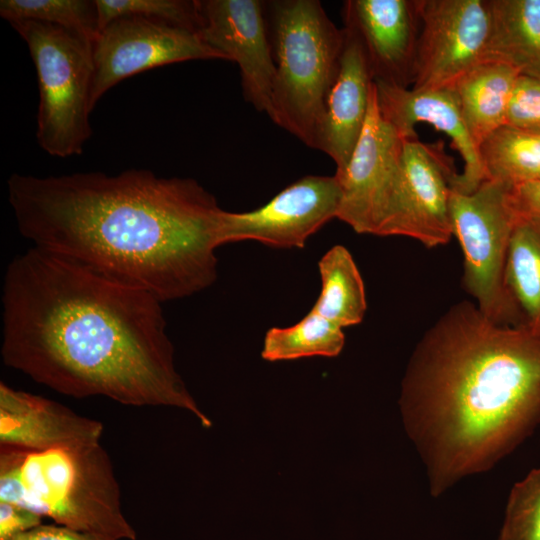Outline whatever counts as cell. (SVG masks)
<instances>
[{
	"label": "cell",
	"instance_id": "1",
	"mask_svg": "<svg viewBox=\"0 0 540 540\" xmlns=\"http://www.w3.org/2000/svg\"><path fill=\"white\" fill-rule=\"evenodd\" d=\"M5 365L75 398L200 410L174 363L161 302L62 255L32 247L3 282Z\"/></svg>",
	"mask_w": 540,
	"mask_h": 540
},
{
	"label": "cell",
	"instance_id": "2",
	"mask_svg": "<svg viewBox=\"0 0 540 540\" xmlns=\"http://www.w3.org/2000/svg\"><path fill=\"white\" fill-rule=\"evenodd\" d=\"M7 185L18 230L35 247L161 303L198 293L217 278L224 210L194 179L129 169L13 173Z\"/></svg>",
	"mask_w": 540,
	"mask_h": 540
},
{
	"label": "cell",
	"instance_id": "3",
	"mask_svg": "<svg viewBox=\"0 0 540 540\" xmlns=\"http://www.w3.org/2000/svg\"><path fill=\"white\" fill-rule=\"evenodd\" d=\"M400 404L441 493L486 470L540 420V335L461 301L417 344Z\"/></svg>",
	"mask_w": 540,
	"mask_h": 540
},
{
	"label": "cell",
	"instance_id": "4",
	"mask_svg": "<svg viewBox=\"0 0 540 540\" xmlns=\"http://www.w3.org/2000/svg\"><path fill=\"white\" fill-rule=\"evenodd\" d=\"M0 502L78 531L116 540L137 536L100 442L47 450L0 446Z\"/></svg>",
	"mask_w": 540,
	"mask_h": 540
},
{
	"label": "cell",
	"instance_id": "5",
	"mask_svg": "<svg viewBox=\"0 0 540 540\" xmlns=\"http://www.w3.org/2000/svg\"><path fill=\"white\" fill-rule=\"evenodd\" d=\"M276 74L269 117L319 150L325 103L344 43L318 0L270 3Z\"/></svg>",
	"mask_w": 540,
	"mask_h": 540
},
{
	"label": "cell",
	"instance_id": "6",
	"mask_svg": "<svg viewBox=\"0 0 540 540\" xmlns=\"http://www.w3.org/2000/svg\"><path fill=\"white\" fill-rule=\"evenodd\" d=\"M10 24L26 42L37 73L39 146L54 157L80 155L92 134V41L47 23Z\"/></svg>",
	"mask_w": 540,
	"mask_h": 540
},
{
	"label": "cell",
	"instance_id": "7",
	"mask_svg": "<svg viewBox=\"0 0 540 540\" xmlns=\"http://www.w3.org/2000/svg\"><path fill=\"white\" fill-rule=\"evenodd\" d=\"M510 186L483 181L474 191L451 189L453 236L463 251V283L479 310L490 320L519 325L520 316L504 280L509 241L517 219Z\"/></svg>",
	"mask_w": 540,
	"mask_h": 540
},
{
	"label": "cell",
	"instance_id": "8",
	"mask_svg": "<svg viewBox=\"0 0 540 540\" xmlns=\"http://www.w3.org/2000/svg\"><path fill=\"white\" fill-rule=\"evenodd\" d=\"M442 142H403L393 197L380 236H406L428 248L453 236L450 193L458 176Z\"/></svg>",
	"mask_w": 540,
	"mask_h": 540
},
{
	"label": "cell",
	"instance_id": "9",
	"mask_svg": "<svg viewBox=\"0 0 540 540\" xmlns=\"http://www.w3.org/2000/svg\"><path fill=\"white\" fill-rule=\"evenodd\" d=\"M92 58V108L109 89L140 72L190 60H225L197 33L139 16L104 26L92 42Z\"/></svg>",
	"mask_w": 540,
	"mask_h": 540
},
{
	"label": "cell",
	"instance_id": "10",
	"mask_svg": "<svg viewBox=\"0 0 540 540\" xmlns=\"http://www.w3.org/2000/svg\"><path fill=\"white\" fill-rule=\"evenodd\" d=\"M406 138L381 114L373 83L364 128L342 171L337 218L359 234L380 236L387 217Z\"/></svg>",
	"mask_w": 540,
	"mask_h": 540
},
{
	"label": "cell",
	"instance_id": "11",
	"mask_svg": "<svg viewBox=\"0 0 540 540\" xmlns=\"http://www.w3.org/2000/svg\"><path fill=\"white\" fill-rule=\"evenodd\" d=\"M419 34L413 89L452 85L483 61L487 0H418Z\"/></svg>",
	"mask_w": 540,
	"mask_h": 540
},
{
	"label": "cell",
	"instance_id": "12",
	"mask_svg": "<svg viewBox=\"0 0 540 540\" xmlns=\"http://www.w3.org/2000/svg\"><path fill=\"white\" fill-rule=\"evenodd\" d=\"M341 191L335 176L307 175L249 212L223 211L221 245L254 240L275 248H302L337 218Z\"/></svg>",
	"mask_w": 540,
	"mask_h": 540
},
{
	"label": "cell",
	"instance_id": "13",
	"mask_svg": "<svg viewBox=\"0 0 540 540\" xmlns=\"http://www.w3.org/2000/svg\"><path fill=\"white\" fill-rule=\"evenodd\" d=\"M198 35L238 64L245 100L269 115L276 74L260 0H198Z\"/></svg>",
	"mask_w": 540,
	"mask_h": 540
},
{
	"label": "cell",
	"instance_id": "14",
	"mask_svg": "<svg viewBox=\"0 0 540 540\" xmlns=\"http://www.w3.org/2000/svg\"><path fill=\"white\" fill-rule=\"evenodd\" d=\"M342 17L362 43L374 82L413 86L418 0H347Z\"/></svg>",
	"mask_w": 540,
	"mask_h": 540
},
{
	"label": "cell",
	"instance_id": "15",
	"mask_svg": "<svg viewBox=\"0 0 540 540\" xmlns=\"http://www.w3.org/2000/svg\"><path fill=\"white\" fill-rule=\"evenodd\" d=\"M377 104L382 116L405 138H417L415 126L428 123L446 134L463 160V171L452 188L463 193L474 191L485 174L479 149L465 125L459 102L451 86L413 89L374 82Z\"/></svg>",
	"mask_w": 540,
	"mask_h": 540
},
{
	"label": "cell",
	"instance_id": "16",
	"mask_svg": "<svg viewBox=\"0 0 540 540\" xmlns=\"http://www.w3.org/2000/svg\"><path fill=\"white\" fill-rule=\"evenodd\" d=\"M102 422L0 383V446L47 450L99 443Z\"/></svg>",
	"mask_w": 540,
	"mask_h": 540
},
{
	"label": "cell",
	"instance_id": "17",
	"mask_svg": "<svg viewBox=\"0 0 540 540\" xmlns=\"http://www.w3.org/2000/svg\"><path fill=\"white\" fill-rule=\"evenodd\" d=\"M338 69L325 103L319 150L342 171L359 140L374 83L368 58L356 32L344 24Z\"/></svg>",
	"mask_w": 540,
	"mask_h": 540
},
{
	"label": "cell",
	"instance_id": "18",
	"mask_svg": "<svg viewBox=\"0 0 540 540\" xmlns=\"http://www.w3.org/2000/svg\"><path fill=\"white\" fill-rule=\"evenodd\" d=\"M489 30L482 62L540 78V0H487Z\"/></svg>",
	"mask_w": 540,
	"mask_h": 540
},
{
	"label": "cell",
	"instance_id": "19",
	"mask_svg": "<svg viewBox=\"0 0 540 540\" xmlns=\"http://www.w3.org/2000/svg\"><path fill=\"white\" fill-rule=\"evenodd\" d=\"M519 75L508 65L480 62L450 85L478 149L491 133L505 125L509 101Z\"/></svg>",
	"mask_w": 540,
	"mask_h": 540
},
{
	"label": "cell",
	"instance_id": "20",
	"mask_svg": "<svg viewBox=\"0 0 540 540\" xmlns=\"http://www.w3.org/2000/svg\"><path fill=\"white\" fill-rule=\"evenodd\" d=\"M504 280L523 325L540 335V224L517 214Z\"/></svg>",
	"mask_w": 540,
	"mask_h": 540
},
{
	"label": "cell",
	"instance_id": "21",
	"mask_svg": "<svg viewBox=\"0 0 540 540\" xmlns=\"http://www.w3.org/2000/svg\"><path fill=\"white\" fill-rule=\"evenodd\" d=\"M321 292L313 311L341 328L359 324L367 309L364 283L348 249L331 247L319 260Z\"/></svg>",
	"mask_w": 540,
	"mask_h": 540
},
{
	"label": "cell",
	"instance_id": "22",
	"mask_svg": "<svg viewBox=\"0 0 540 540\" xmlns=\"http://www.w3.org/2000/svg\"><path fill=\"white\" fill-rule=\"evenodd\" d=\"M485 179L515 186L540 179V132L503 125L479 146Z\"/></svg>",
	"mask_w": 540,
	"mask_h": 540
},
{
	"label": "cell",
	"instance_id": "23",
	"mask_svg": "<svg viewBox=\"0 0 540 540\" xmlns=\"http://www.w3.org/2000/svg\"><path fill=\"white\" fill-rule=\"evenodd\" d=\"M344 343L343 328L311 309L292 326L269 329L261 356L271 362L313 356L335 357L342 351Z\"/></svg>",
	"mask_w": 540,
	"mask_h": 540
},
{
	"label": "cell",
	"instance_id": "24",
	"mask_svg": "<svg viewBox=\"0 0 540 540\" xmlns=\"http://www.w3.org/2000/svg\"><path fill=\"white\" fill-rule=\"evenodd\" d=\"M7 21H37L76 32L93 42L99 32L95 0H1Z\"/></svg>",
	"mask_w": 540,
	"mask_h": 540
},
{
	"label": "cell",
	"instance_id": "25",
	"mask_svg": "<svg viewBox=\"0 0 540 540\" xmlns=\"http://www.w3.org/2000/svg\"><path fill=\"white\" fill-rule=\"evenodd\" d=\"M95 4L99 31L116 18L139 16L198 32V0H95Z\"/></svg>",
	"mask_w": 540,
	"mask_h": 540
},
{
	"label": "cell",
	"instance_id": "26",
	"mask_svg": "<svg viewBox=\"0 0 540 540\" xmlns=\"http://www.w3.org/2000/svg\"><path fill=\"white\" fill-rule=\"evenodd\" d=\"M498 540H540V467L512 488Z\"/></svg>",
	"mask_w": 540,
	"mask_h": 540
},
{
	"label": "cell",
	"instance_id": "27",
	"mask_svg": "<svg viewBox=\"0 0 540 540\" xmlns=\"http://www.w3.org/2000/svg\"><path fill=\"white\" fill-rule=\"evenodd\" d=\"M505 125L540 132V78L518 76L509 101Z\"/></svg>",
	"mask_w": 540,
	"mask_h": 540
},
{
	"label": "cell",
	"instance_id": "28",
	"mask_svg": "<svg viewBox=\"0 0 540 540\" xmlns=\"http://www.w3.org/2000/svg\"><path fill=\"white\" fill-rule=\"evenodd\" d=\"M41 524L40 515L8 502H0V540H12L16 535Z\"/></svg>",
	"mask_w": 540,
	"mask_h": 540
},
{
	"label": "cell",
	"instance_id": "29",
	"mask_svg": "<svg viewBox=\"0 0 540 540\" xmlns=\"http://www.w3.org/2000/svg\"><path fill=\"white\" fill-rule=\"evenodd\" d=\"M509 197L518 215L540 224V179L510 186Z\"/></svg>",
	"mask_w": 540,
	"mask_h": 540
},
{
	"label": "cell",
	"instance_id": "30",
	"mask_svg": "<svg viewBox=\"0 0 540 540\" xmlns=\"http://www.w3.org/2000/svg\"><path fill=\"white\" fill-rule=\"evenodd\" d=\"M12 540H116L89 532L74 530L62 525L41 524L31 530L16 535Z\"/></svg>",
	"mask_w": 540,
	"mask_h": 540
}]
</instances>
